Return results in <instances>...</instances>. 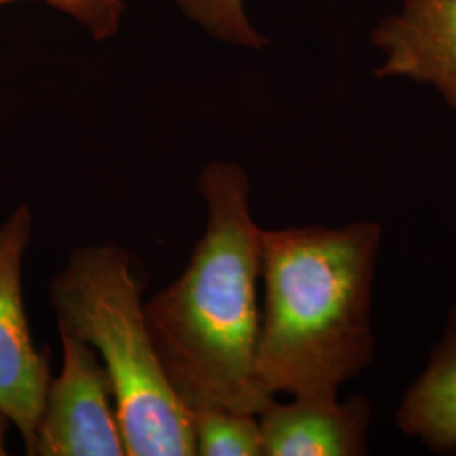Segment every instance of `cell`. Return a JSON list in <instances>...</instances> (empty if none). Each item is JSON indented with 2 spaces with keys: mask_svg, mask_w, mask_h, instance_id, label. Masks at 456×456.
<instances>
[{
  "mask_svg": "<svg viewBox=\"0 0 456 456\" xmlns=\"http://www.w3.org/2000/svg\"><path fill=\"white\" fill-rule=\"evenodd\" d=\"M207 225L184 271L144 305L169 384L190 412L259 416L276 397L256 370L262 230L240 164L213 161L198 178Z\"/></svg>",
  "mask_w": 456,
  "mask_h": 456,
  "instance_id": "1",
  "label": "cell"
},
{
  "mask_svg": "<svg viewBox=\"0 0 456 456\" xmlns=\"http://www.w3.org/2000/svg\"><path fill=\"white\" fill-rule=\"evenodd\" d=\"M380 242L382 228L372 220L262 230L256 370L271 395L338 397L372 362Z\"/></svg>",
  "mask_w": 456,
  "mask_h": 456,
  "instance_id": "2",
  "label": "cell"
},
{
  "mask_svg": "<svg viewBox=\"0 0 456 456\" xmlns=\"http://www.w3.org/2000/svg\"><path fill=\"white\" fill-rule=\"evenodd\" d=\"M146 274L117 244L75 248L49 282L58 331L97 352L129 456H195L191 412L167 380L144 310Z\"/></svg>",
  "mask_w": 456,
  "mask_h": 456,
  "instance_id": "3",
  "label": "cell"
},
{
  "mask_svg": "<svg viewBox=\"0 0 456 456\" xmlns=\"http://www.w3.org/2000/svg\"><path fill=\"white\" fill-rule=\"evenodd\" d=\"M33 235L28 203L0 224V411L19 431L28 455L53 379L49 354L34 343L24 303V261Z\"/></svg>",
  "mask_w": 456,
  "mask_h": 456,
  "instance_id": "4",
  "label": "cell"
},
{
  "mask_svg": "<svg viewBox=\"0 0 456 456\" xmlns=\"http://www.w3.org/2000/svg\"><path fill=\"white\" fill-rule=\"evenodd\" d=\"M61 370L49 382L31 456H124L110 380L97 352L60 331Z\"/></svg>",
  "mask_w": 456,
  "mask_h": 456,
  "instance_id": "5",
  "label": "cell"
},
{
  "mask_svg": "<svg viewBox=\"0 0 456 456\" xmlns=\"http://www.w3.org/2000/svg\"><path fill=\"white\" fill-rule=\"evenodd\" d=\"M370 43L382 54L377 78L428 85L456 112V0H403L375 24Z\"/></svg>",
  "mask_w": 456,
  "mask_h": 456,
  "instance_id": "6",
  "label": "cell"
},
{
  "mask_svg": "<svg viewBox=\"0 0 456 456\" xmlns=\"http://www.w3.org/2000/svg\"><path fill=\"white\" fill-rule=\"evenodd\" d=\"M372 408L357 394L343 403L337 397H293L274 401L259 414L264 456L367 455Z\"/></svg>",
  "mask_w": 456,
  "mask_h": 456,
  "instance_id": "7",
  "label": "cell"
},
{
  "mask_svg": "<svg viewBox=\"0 0 456 456\" xmlns=\"http://www.w3.org/2000/svg\"><path fill=\"white\" fill-rule=\"evenodd\" d=\"M397 426L426 446L456 452V311L397 409Z\"/></svg>",
  "mask_w": 456,
  "mask_h": 456,
  "instance_id": "8",
  "label": "cell"
},
{
  "mask_svg": "<svg viewBox=\"0 0 456 456\" xmlns=\"http://www.w3.org/2000/svg\"><path fill=\"white\" fill-rule=\"evenodd\" d=\"M196 455L262 456L259 416L225 409L191 412Z\"/></svg>",
  "mask_w": 456,
  "mask_h": 456,
  "instance_id": "9",
  "label": "cell"
},
{
  "mask_svg": "<svg viewBox=\"0 0 456 456\" xmlns=\"http://www.w3.org/2000/svg\"><path fill=\"white\" fill-rule=\"evenodd\" d=\"M183 16L188 17L216 41L233 48L262 49L267 46L250 22L244 0H175Z\"/></svg>",
  "mask_w": 456,
  "mask_h": 456,
  "instance_id": "10",
  "label": "cell"
},
{
  "mask_svg": "<svg viewBox=\"0 0 456 456\" xmlns=\"http://www.w3.org/2000/svg\"><path fill=\"white\" fill-rule=\"evenodd\" d=\"M12 2L26 0H0V7ZM45 2L54 11L71 17L86 34L97 43H103L115 37L126 12L124 0H37Z\"/></svg>",
  "mask_w": 456,
  "mask_h": 456,
  "instance_id": "11",
  "label": "cell"
},
{
  "mask_svg": "<svg viewBox=\"0 0 456 456\" xmlns=\"http://www.w3.org/2000/svg\"><path fill=\"white\" fill-rule=\"evenodd\" d=\"M12 428V421L9 419V416L0 411V456L9 455V450H7V435Z\"/></svg>",
  "mask_w": 456,
  "mask_h": 456,
  "instance_id": "12",
  "label": "cell"
}]
</instances>
